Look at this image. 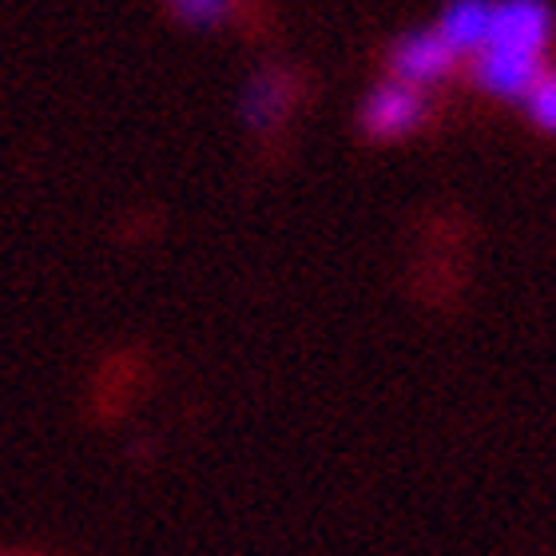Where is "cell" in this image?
Here are the masks:
<instances>
[{"label":"cell","mask_w":556,"mask_h":556,"mask_svg":"<svg viewBox=\"0 0 556 556\" xmlns=\"http://www.w3.org/2000/svg\"><path fill=\"white\" fill-rule=\"evenodd\" d=\"M525 104H529V116L541 124L545 131H556V72L545 68V76L533 84V92L525 96Z\"/></svg>","instance_id":"obj_8"},{"label":"cell","mask_w":556,"mask_h":556,"mask_svg":"<svg viewBox=\"0 0 556 556\" xmlns=\"http://www.w3.org/2000/svg\"><path fill=\"white\" fill-rule=\"evenodd\" d=\"M548 40H553V12H548V4H533V0H509V4H493L485 45L517 48V52H533V56H545Z\"/></svg>","instance_id":"obj_3"},{"label":"cell","mask_w":556,"mask_h":556,"mask_svg":"<svg viewBox=\"0 0 556 556\" xmlns=\"http://www.w3.org/2000/svg\"><path fill=\"white\" fill-rule=\"evenodd\" d=\"M489 16H493V4H481V0H462V4H450L441 12V21L433 24L438 36L445 40L457 60H473L481 48H485L489 36Z\"/></svg>","instance_id":"obj_5"},{"label":"cell","mask_w":556,"mask_h":556,"mask_svg":"<svg viewBox=\"0 0 556 556\" xmlns=\"http://www.w3.org/2000/svg\"><path fill=\"white\" fill-rule=\"evenodd\" d=\"M421 116H426L421 92H414V88L397 80H386L362 104V131L374 139H397L409 136L421 124Z\"/></svg>","instance_id":"obj_4"},{"label":"cell","mask_w":556,"mask_h":556,"mask_svg":"<svg viewBox=\"0 0 556 556\" xmlns=\"http://www.w3.org/2000/svg\"><path fill=\"white\" fill-rule=\"evenodd\" d=\"M545 56L517 52V48L485 45L473 56V80L489 96H501V100H525V96L533 92V84L545 76Z\"/></svg>","instance_id":"obj_2"},{"label":"cell","mask_w":556,"mask_h":556,"mask_svg":"<svg viewBox=\"0 0 556 556\" xmlns=\"http://www.w3.org/2000/svg\"><path fill=\"white\" fill-rule=\"evenodd\" d=\"M175 21L191 24V28H215L231 16V4H219V0H175L167 9Z\"/></svg>","instance_id":"obj_7"},{"label":"cell","mask_w":556,"mask_h":556,"mask_svg":"<svg viewBox=\"0 0 556 556\" xmlns=\"http://www.w3.org/2000/svg\"><path fill=\"white\" fill-rule=\"evenodd\" d=\"M453 68H457V56L445 48L438 28H414V33L402 36L394 45V52H390V76H394L397 84L414 88V92L445 80Z\"/></svg>","instance_id":"obj_1"},{"label":"cell","mask_w":556,"mask_h":556,"mask_svg":"<svg viewBox=\"0 0 556 556\" xmlns=\"http://www.w3.org/2000/svg\"><path fill=\"white\" fill-rule=\"evenodd\" d=\"M290 104H294V84L287 72H258L243 92V116L255 131L275 128Z\"/></svg>","instance_id":"obj_6"}]
</instances>
